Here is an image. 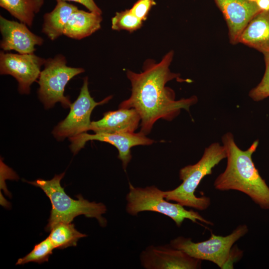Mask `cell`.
I'll use <instances>...</instances> for the list:
<instances>
[{
	"instance_id": "cell-1",
	"label": "cell",
	"mask_w": 269,
	"mask_h": 269,
	"mask_svg": "<svg viewBox=\"0 0 269 269\" xmlns=\"http://www.w3.org/2000/svg\"><path fill=\"white\" fill-rule=\"evenodd\" d=\"M173 55L171 50L158 63L147 59L139 73L129 70L126 72L132 93L129 98L120 103L119 108H134L137 111L141 119L140 132L145 135L157 120L170 121L182 109L189 111L198 101L196 96L175 100L173 91L166 87L168 81L179 78V74L171 72L169 69Z\"/></svg>"
},
{
	"instance_id": "cell-2",
	"label": "cell",
	"mask_w": 269,
	"mask_h": 269,
	"mask_svg": "<svg viewBox=\"0 0 269 269\" xmlns=\"http://www.w3.org/2000/svg\"><path fill=\"white\" fill-rule=\"evenodd\" d=\"M221 140L226 151L227 165L215 179L214 188L222 191L243 192L260 208L269 210V186L252 159L259 140L256 139L247 149L242 150L237 145L232 133L225 134Z\"/></svg>"
},
{
	"instance_id": "cell-3",
	"label": "cell",
	"mask_w": 269,
	"mask_h": 269,
	"mask_svg": "<svg viewBox=\"0 0 269 269\" xmlns=\"http://www.w3.org/2000/svg\"><path fill=\"white\" fill-rule=\"evenodd\" d=\"M65 173L64 172L56 174L52 179L48 180L38 179L34 181H25L41 188L51 202L52 208L45 228L46 231H50L58 223H71L74 218L81 215L95 218L101 227H106L107 221L102 215L107 211L106 206L102 203L89 202L80 195L76 196L77 200L71 198L60 184Z\"/></svg>"
},
{
	"instance_id": "cell-4",
	"label": "cell",
	"mask_w": 269,
	"mask_h": 269,
	"mask_svg": "<svg viewBox=\"0 0 269 269\" xmlns=\"http://www.w3.org/2000/svg\"><path fill=\"white\" fill-rule=\"evenodd\" d=\"M225 147L219 142H213L204 150L200 159L196 163L182 168L179 173L181 184L175 189L163 191V196L168 201H173L183 206L198 210L207 209L211 204L209 197H197L195 194L203 178L212 173L213 168L226 158Z\"/></svg>"
},
{
	"instance_id": "cell-5",
	"label": "cell",
	"mask_w": 269,
	"mask_h": 269,
	"mask_svg": "<svg viewBox=\"0 0 269 269\" xmlns=\"http://www.w3.org/2000/svg\"><path fill=\"white\" fill-rule=\"evenodd\" d=\"M163 191L154 185L145 187H134L129 183V192L126 195L127 212L132 216H136L143 211L161 213L170 218L178 227L185 219L198 223L213 225L214 224L203 217L198 212L187 210L180 204L172 203L163 196Z\"/></svg>"
},
{
	"instance_id": "cell-6",
	"label": "cell",
	"mask_w": 269,
	"mask_h": 269,
	"mask_svg": "<svg viewBox=\"0 0 269 269\" xmlns=\"http://www.w3.org/2000/svg\"><path fill=\"white\" fill-rule=\"evenodd\" d=\"M43 65L37 81L39 99L45 109L53 107L58 102L64 108H70L72 103L64 95L65 88L71 79L84 72V69L68 66L66 58L61 54L46 59Z\"/></svg>"
},
{
	"instance_id": "cell-7",
	"label": "cell",
	"mask_w": 269,
	"mask_h": 269,
	"mask_svg": "<svg viewBox=\"0 0 269 269\" xmlns=\"http://www.w3.org/2000/svg\"><path fill=\"white\" fill-rule=\"evenodd\" d=\"M248 231L246 224L240 225L226 236L211 233L208 240L197 243L193 242L191 238L179 236L171 240L169 245L194 258L211 262L223 269L228 260L232 247Z\"/></svg>"
},
{
	"instance_id": "cell-8",
	"label": "cell",
	"mask_w": 269,
	"mask_h": 269,
	"mask_svg": "<svg viewBox=\"0 0 269 269\" xmlns=\"http://www.w3.org/2000/svg\"><path fill=\"white\" fill-rule=\"evenodd\" d=\"M112 98V96H109L100 102L95 101L89 91L88 77H84L79 95L71 103L68 115L53 129L52 133L54 137L62 141L87 133L89 131L91 115L94 109L107 103Z\"/></svg>"
},
{
	"instance_id": "cell-9",
	"label": "cell",
	"mask_w": 269,
	"mask_h": 269,
	"mask_svg": "<svg viewBox=\"0 0 269 269\" xmlns=\"http://www.w3.org/2000/svg\"><path fill=\"white\" fill-rule=\"evenodd\" d=\"M46 59L34 53L13 54L0 53V73L10 75L18 83V91L21 94H29L31 84L39 78L40 68Z\"/></svg>"
},
{
	"instance_id": "cell-10",
	"label": "cell",
	"mask_w": 269,
	"mask_h": 269,
	"mask_svg": "<svg viewBox=\"0 0 269 269\" xmlns=\"http://www.w3.org/2000/svg\"><path fill=\"white\" fill-rule=\"evenodd\" d=\"M69 139L71 142L70 148L74 154L83 148L89 140H98L111 144L118 150V157L121 160L125 170L132 158V147L139 145H150L154 142L153 139L146 137L140 132L137 133H97L94 134L84 133Z\"/></svg>"
},
{
	"instance_id": "cell-11",
	"label": "cell",
	"mask_w": 269,
	"mask_h": 269,
	"mask_svg": "<svg viewBox=\"0 0 269 269\" xmlns=\"http://www.w3.org/2000/svg\"><path fill=\"white\" fill-rule=\"evenodd\" d=\"M140 260L146 269H197L202 261L170 245L149 246L141 252Z\"/></svg>"
},
{
	"instance_id": "cell-12",
	"label": "cell",
	"mask_w": 269,
	"mask_h": 269,
	"mask_svg": "<svg viewBox=\"0 0 269 269\" xmlns=\"http://www.w3.org/2000/svg\"><path fill=\"white\" fill-rule=\"evenodd\" d=\"M228 28L230 42L235 45L250 21L262 11L255 1L249 0H214Z\"/></svg>"
},
{
	"instance_id": "cell-13",
	"label": "cell",
	"mask_w": 269,
	"mask_h": 269,
	"mask_svg": "<svg viewBox=\"0 0 269 269\" xmlns=\"http://www.w3.org/2000/svg\"><path fill=\"white\" fill-rule=\"evenodd\" d=\"M0 31L2 36L0 48L4 51L15 50L19 54L33 53L36 45H41L43 39L31 31L27 25L8 20L0 16Z\"/></svg>"
},
{
	"instance_id": "cell-14",
	"label": "cell",
	"mask_w": 269,
	"mask_h": 269,
	"mask_svg": "<svg viewBox=\"0 0 269 269\" xmlns=\"http://www.w3.org/2000/svg\"><path fill=\"white\" fill-rule=\"evenodd\" d=\"M140 121V117L134 109L119 108L105 113L99 121L91 122L89 131L95 133H134Z\"/></svg>"
},
{
	"instance_id": "cell-15",
	"label": "cell",
	"mask_w": 269,
	"mask_h": 269,
	"mask_svg": "<svg viewBox=\"0 0 269 269\" xmlns=\"http://www.w3.org/2000/svg\"><path fill=\"white\" fill-rule=\"evenodd\" d=\"M239 43L263 54H269V10H262L254 16L241 33Z\"/></svg>"
},
{
	"instance_id": "cell-16",
	"label": "cell",
	"mask_w": 269,
	"mask_h": 269,
	"mask_svg": "<svg viewBox=\"0 0 269 269\" xmlns=\"http://www.w3.org/2000/svg\"><path fill=\"white\" fill-rule=\"evenodd\" d=\"M102 19L101 14L78 8L70 16L63 35L75 39L84 38L100 28Z\"/></svg>"
},
{
	"instance_id": "cell-17",
	"label": "cell",
	"mask_w": 269,
	"mask_h": 269,
	"mask_svg": "<svg viewBox=\"0 0 269 269\" xmlns=\"http://www.w3.org/2000/svg\"><path fill=\"white\" fill-rule=\"evenodd\" d=\"M78 8L65 1L58 0L54 8L43 16L42 32L54 40L63 34L65 25L71 14Z\"/></svg>"
},
{
	"instance_id": "cell-18",
	"label": "cell",
	"mask_w": 269,
	"mask_h": 269,
	"mask_svg": "<svg viewBox=\"0 0 269 269\" xmlns=\"http://www.w3.org/2000/svg\"><path fill=\"white\" fill-rule=\"evenodd\" d=\"M43 2L44 0H0V6L20 22L31 26L35 14Z\"/></svg>"
},
{
	"instance_id": "cell-19",
	"label": "cell",
	"mask_w": 269,
	"mask_h": 269,
	"mask_svg": "<svg viewBox=\"0 0 269 269\" xmlns=\"http://www.w3.org/2000/svg\"><path fill=\"white\" fill-rule=\"evenodd\" d=\"M50 232L48 237L54 249H58L75 247L80 239L87 236L78 231L71 223H58L51 228Z\"/></svg>"
},
{
	"instance_id": "cell-20",
	"label": "cell",
	"mask_w": 269,
	"mask_h": 269,
	"mask_svg": "<svg viewBox=\"0 0 269 269\" xmlns=\"http://www.w3.org/2000/svg\"><path fill=\"white\" fill-rule=\"evenodd\" d=\"M54 248L47 237L34 247L33 250L25 256L18 259L16 265H22L29 262L42 264L48 261Z\"/></svg>"
},
{
	"instance_id": "cell-21",
	"label": "cell",
	"mask_w": 269,
	"mask_h": 269,
	"mask_svg": "<svg viewBox=\"0 0 269 269\" xmlns=\"http://www.w3.org/2000/svg\"><path fill=\"white\" fill-rule=\"evenodd\" d=\"M143 21L132 13L130 9L117 12L112 18V28L114 30H125L130 32L139 29Z\"/></svg>"
},
{
	"instance_id": "cell-22",
	"label": "cell",
	"mask_w": 269,
	"mask_h": 269,
	"mask_svg": "<svg viewBox=\"0 0 269 269\" xmlns=\"http://www.w3.org/2000/svg\"><path fill=\"white\" fill-rule=\"evenodd\" d=\"M265 63L264 76L257 86L250 90L249 97L255 102H259L269 97V54H263Z\"/></svg>"
},
{
	"instance_id": "cell-23",
	"label": "cell",
	"mask_w": 269,
	"mask_h": 269,
	"mask_svg": "<svg viewBox=\"0 0 269 269\" xmlns=\"http://www.w3.org/2000/svg\"><path fill=\"white\" fill-rule=\"evenodd\" d=\"M154 0H138L130 9L133 14L142 21H145L151 7L156 5Z\"/></svg>"
},
{
	"instance_id": "cell-24",
	"label": "cell",
	"mask_w": 269,
	"mask_h": 269,
	"mask_svg": "<svg viewBox=\"0 0 269 269\" xmlns=\"http://www.w3.org/2000/svg\"><path fill=\"white\" fill-rule=\"evenodd\" d=\"M243 256V251L240 250L236 245L233 246L230 251L228 260L224 269H233L234 264L240 260Z\"/></svg>"
},
{
	"instance_id": "cell-25",
	"label": "cell",
	"mask_w": 269,
	"mask_h": 269,
	"mask_svg": "<svg viewBox=\"0 0 269 269\" xmlns=\"http://www.w3.org/2000/svg\"><path fill=\"white\" fill-rule=\"evenodd\" d=\"M61 1H71L80 3L85 6L90 11L101 14L102 11L101 9L96 4L94 0H56Z\"/></svg>"
},
{
	"instance_id": "cell-26",
	"label": "cell",
	"mask_w": 269,
	"mask_h": 269,
	"mask_svg": "<svg viewBox=\"0 0 269 269\" xmlns=\"http://www.w3.org/2000/svg\"><path fill=\"white\" fill-rule=\"evenodd\" d=\"M256 2L261 10H269V0H257Z\"/></svg>"
},
{
	"instance_id": "cell-27",
	"label": "cell",
	"mask_w": 269,
	"mask_h": 269,
	"mask_svg": "<svg viewBox=\"0 0 269 269\" xmlns=\"http://www.w3.org/2000/svg\"><path fill=\"white\" fill-rule=\"evenodd\" d=\"M250 1H255L257 0H249Z\"/></svg>"
}]
</instances>
